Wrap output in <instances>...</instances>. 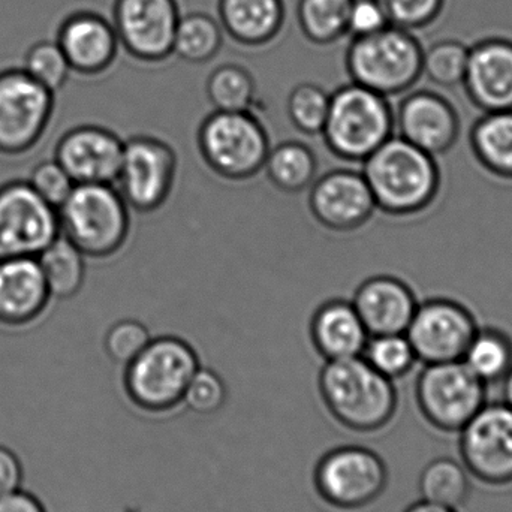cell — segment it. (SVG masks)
Returning a JSON list of instances; mask_svg holds the SVG:
<instances>
[{
	"label": "cell",
	"instance_id": "6da1fadb",
	"mask_svg": "<svg viewBox=\"0 0 512 512\" xmlns=\"http://www.w3.org/2000/svg\"><path fill=\"white\" fill-rule=\"evenodd\" d=\"M316 384L325 408L352 432H378L399 412L396 382L376 372L361 355L325 361Z\"/></svg>",
	"mask_w": 512,
	"mask_h": 512
},
{
	"label": "cell",
	"instance_id": "7a4b0ae2",
	"mask_svg": "<svg viewBox=\"0 0 512 512\" xmlns=\"http://www.w3.org/2000/svg\"><path fill=\"white\" fill-rule=\"evenodd\" d=\"M364 179L376 209L393 216H412L435 203L441 170L435 156L393 135L363 161Z\"/></svg>",
	"mask_w": 512,
	"mask_h": 512
},
{
	"label": "cell",
	"instance_id": "3957f363",
	"mask_svg": "<svg viewBox=\"0 0 512 512\" xmlns=\"http://www.w3.org/2000/svg\"><path fill=\"white\" fill-rule=\"evenodd\" d=\"M200 357L176 336L152 339L123 369L128 399L147 412H165L182 405L189 382L200 369Z\"/></svg>",
	"mask_w": 512,
	"mask_h": 512
},
{
	"label": "cell",
	"instance_id": "277c9868",
	"mask_svg": "<svg viewBox=\"0 0 512 512\" xmlns=\"http://www.w3.org/2000/svg\"><path fill=\"white\" fill-rule=\"evenodd\" d=\"M328 149L351 162H363L394 134L390 98L357 83L346 84L331 95L321 132Z\"/></svg>",
	"mask_w": 512,
	"mask_h": 512
},
{
	"label": "cell",
	"instance_id": "5b68a950",
	"mask_svg": "<svg viewBox=\"0 0 512 512\" xmlns=\"http://www.w3.org/2000/svg\"><path fill=\"white\" fill-rule=\"evenodd\" d=\"M60 234L84 256L104 258L116 254L128 239L129 206L113 185H75L57 209Z\"/></svg>",
	"mask_w": 512,
	"mask_h": 512
},
{
	"label": "cell",
	"instance_id": "8992f818",
	"mask_svg": "<svg viewBox=\"0 0 512 512\" xmlns=\"http://www.w3.org/2000/svg\"><path fill=\"white\" fill-rule=\"evenodd\" d=\"M346 68L352 83L396 98L420 80L423 48L409 30L387 26L373 35L352 38Z\"/></svg>",
	"mask_w": 512,
	"mask_h": 512
},
{
	"label": "cell",
	"instance_id": "52a82bcc",
	"mask_svg": "<svg viewBox=\"0 0 512 512\" xmlns=\"http://www.w3.org/2000/svg\"><path fill=\"white\" fill-rule=\"evenodd\" d=\"M390 481L384 456L358 433L351 444L337 445L319 459L315 486L327 504L358 510L381 498Z\"/></svg>",
	"mask_w": 512,
	"mask_h": 512
},
{
	"label": "cell",
	"instance_id": "ba28073f",
	"mask_svg": "<svg viewBox=\"0 0 512 512\" xmlns=\"http://www.w3.org/2000/svg\"><path fill=\"white\" fill-rule=\"evenodd\" d=\"M204 162L228 180H246L264 168L270 140L251 111H215L198 131Z\"/></svg>",
	"mask_w": 512,
	"mask_h": 512
},
{
	"label": "cell",
	"instance_id": "9c48e42d",
	"mask_svg": "<svg viewBox=\"0 0 512 512\" xmlns=\"http://www.w3.org/2000/svg\"><path fill=\"white\" fill-rule=\"evenodd\" d=\"M415 405L427 424L459 433L487 403L484 385L463 361L424 364L414 387Z\"/></svg>",
	"mask_w": 512,
	"mask_h": 512
},
{
	"label": "cell",
	"instance_id": "30bf717a",
	"mask_svg": "<svg viewBox=\"0 0 512 512\" xmlns=\"http://www.w3.org/2000/svg\"><path fill=\"white\" fill-rule=\"evenodd\" d=\"M460 462L472 478L492 487L512 484V408L486 403L459 433Z\"/></svg>",
	"mask_w": 512,
	"mask_h": 512
},
{
	"label": "cell",
	"instance_id": "8fae6325",
	"mask_svg": "<svg viewBox=\"0 0 512 512\" xmlns=\"http://www.w3.org/2000/svg\"><path fill=\"white\" fill-rule=\"evenodd\" d=\"M394 131L429 155H445L456 146L462 117L450 90L415 84L400 96L394 110Z\"/></svg>",
	"mask_w": 512,
	"mask_h": 512
},
{
	"label": "cell",
	"instance_id": "7c38bea8",
	"mask_svg": "<svg viewBox=\"0 0 512 512\" xmlns=\"http://www.w3.org/2000/svg\"><path fill=\"white\" fill-rule=\"evenodd\" d=\"M177 155L173 147L152 135L125 141L117 191L131 209L150 213L164 206L173 191Z\"/></svg>",
	"mask_w": 512,
	"mask_h": 512
},
{
	"label": "cell",
	"instance_id": "4fadbf2b",
	"mask_svg": "<svg viewBox=\"0 0 512 512\" xmlns=\"http://www.w3.org/2000/svg\"><path fill=\"white\" fill-rule=\"evenodd\" d=\"M478 327L477 318L465 304L435 297L418 303L405 334L418 363L424 366L462 361Z\"/></svg>",
	"mask_w": 512,
	"mask_h": 512
},
{
	"label": "cell",
	"instance_id": "5bb4252c",
	"mask_svg": "<svg viewBox=\"0 0 512 512\" xmlns=\"http://www.w3.org/2000/svg\"><path fill=\"white\" fill-rule=\"evenodd\" d=\"M60 236L57 210L29 183L0 189V261L38 256Z\"/></svg>",
	"mask_w": 512,
	"mask_h": 512
},
{
	"label": "cell",
	"instance_id": "9a60e30c",
	"mask_svg": "<svg viewBox=\"0 0 512 512\" xmlns=\"http://www.w3.org/2000/svg\"><path fill=\"white\" fill-rule=\"evenodd\" d=\"M51 105V90L26 72L0 75V150L21 152L35 144Z\"/></svg>",
	"mask_w": 512,
	"mask_h": 512
},
{
	"label": "cell",
	"instance_id": "2e32d148",
	"mask_svg": "<svg viewBox=\"0 0 512 512\" xmlns=\"http://www.w3.org/2000/svg\"><path fill=\"white\" fill-rule=\"evenodd\" d=\"M180 17L176 0H117L114 30L132 56L158 62L173 53Z\"/></svg>",
	"mask_w": 512,
	"mask_h": 512
},
{
	"label": "cell",
	"instance_id": "e0dca14e",
	"mask_svg": "<svg viewBox=\"0 0 512 512\" xmlns=\"http://www.w3.org/2000/svg\"><path fill=\"white\" fill-rule=\"evenodd\" d=\"M309 207L328 230L349 233L370 221L376 203L361 171L333 170L312 183Z\"/></svg>",
	"mask_w": 512,
	"mask_h": 512
},
{
	"label": "cell",
	"instance_id": "ac0fdd59",
	"mask_svg": "<svg viewBox=\"0 0 512 512\" xmlns=\"http://www.w3.org/2000/svg\"><path fill=\"white\" fill-rule=\"evenodd\" d=\"M125 141L99 126H81L69 132L57 147L56 161L75 185H113L122 165Z\"/></svg>",
	"mask_w": 512,
	"mask_h": 512
},
{
	"label": "cell",
	"instance_id": "d6986e66",
	"mask_svg": "<svg viewBox=\"0 0 512 512\" xmlns=\"http://www.w3.org/2000/svg\"><path fill=\"white\" fill-rule=\"evenodd\" d=\"M463 93L480 113L512 110V44L480 42L469 50Z\"/></svg>",
	"mask_w": 512,
	"mask_h": 512
},
{
	"label": "cell",
	"instance_id": "ffe728a7",
	"mask_svg": "<svg viewBox=\"0 0 512 512\" xmlns=\"http://www.w3.org/2000/svg\"><path fill=\"white\" fill-rule=\"evenodd\" d=\"M369 336L406 333L418 306L408 283L396 276H373L364 280L352 300Z\"/></svg>",
	"mask_w": 512,
	"mask_h": 512
},
{
	"label": "cell",
	"instance_id": "44dd1931",
	"mask_svg": "<svg viewBox=\"0 0 512 512\" xmlns=\"http://www.w3.org/2000/svg\"><path fill=\"white\" fill-rule=\"evenodd\" d=\"M50 292L36 256L0 261V321L21 324L35 318Z\"/></svg>",
	"mask_w": 512,
	"mask_h": 512
},
{
	"label": "cell",
	"instance_id": "7402d4cb",
	"mask_svg": "<svg viewBox=\"0 0 512 512\" xmlns=\"http://www.w3.org/2000/svg\"><path fill=\"white\" fill-rule=\"evenodd\" d=\"M310 337L325 361L360 357L369 333L352 301L330 300L312 316Z\"/></svg>",
	"mask_w": 512,
	"mask_h": 512
},
{
	"label": "cell",
	"instance_id": "603a6c76",
	"mask_svg": "<svg viewBox=\"0 0 512 512\" xmlns=\"http://www.w3.org/2000/svg\"><path fill=\"white\" fill-rule=\"evenodd\" d=\"M116 30L104 18L93 14L77 15L63 26L60 48L71 68L86 74L104 71L117 53Z\"/></svg>",
	"mask_w": 512,
	"mask_h": 512
},
{
	"label": "cell",
	"instance_id": "cb8c5ba5",
	"mask_svg": "<svg viewBox=\"0 0 512 512\" xmlns=\"http://www.w3.org/2000/svg\"><path fill=\"white\" fill-rule=\"evenodd\" d=\"M227 32L246 45H262L279 33L285 18L283 0H219Z\"/></svg>",
	"mask_w": 512,
	"mask_h": 512
},
{
	"label": "cell",
	"instance_id": "d4e9b609",
	"mask_svg": "<svg viewBox=\"0 0 512 512\" xmlns=\"http://www.w3.org/2000/svg\"><path fill=\"white\" fill-rule=\"evenodd\" d=\"M480 114L469 134L472 155L487 173L512 182V110Z\"/></svg>",
	"mask_w": 512,
	"mask_h": 512
},
{
	"label": "cell",
	"instance_id": "484cf974",
	"mask_svg": "<svg viewBox=\"0 0 512 512\" xmlns=\"http://www.w3.org/2000/svg\"><path fill=\"white\" fill-rule=\"evenodd\" d=\"M462 361L487 387L499 384L512 369V337L493 325L478 327Z\"/></svg>",
	"mask_w": 512,
	"mask_h": 512
},
{
	"label": "cell",
	"instance_id": "4316f807",
	"mask_svg": "<svg viewBox=\"0 0 512 512\" xmlns=\"http://www.w3.org/2000/svg\"><path fill=\"white\" fill-rule=\"evenodd\" d=\"M471 478L460 460L453 457H438L427 463L420 472V499L459 510L471 495Z\"/></svg>",
	"mask_w": 512,
	"mask_h": 512
},
{
	"label": "cell",
	"instance_id": "83f0119b",
	"mask_svg": "<svg viewBox=\"0 0 512 512\" xmlns=\"http://www.w3.org/2000/svg\"><path fill=\"white\" fill-rule=\"evenodd\" d=\"M262 170L277 189L286 194H298L315 182L318 161L306 144L286 141L270 149Z\"/></svg>",
	"mask_w": 512,
	"mask_h": 512
},
{
	"label": "cell",
	"instance_id": "f1b7e54d",
	"mask_svg": "<svg viewBox=\"0 0 512 512\" xmlns=\"http://www.w3.org/2000/svg\"><path fill=\"white\" fill-rule=\"evenodd\" d=\"M36 259L50 295L68 298L80 291L86 276L84 254L62 234L36 256Z\"/></svg>",
	"mask_w": 512,
	"mask_h": 512
},
{
	"label": "cell",
	"instance_id": "f546056e",
	"mask_svg": "<svg viewBox=\"0 0 512 512\" xmlns=\"http://www.w3.org/2000/svg\"><path fill=\"white\" fill-rule=\"evenodd\" d=\"M222 47V30L218 21L203 12L180 17L174 36L173 53L186 62L212 60Z\"/></svg>",
	"mask_w": 512,
	"mask_h": 512
},
{
	"label": "cell",
	"instance_id": "4dcf8cb0",
	"mask_svg": "<svg viewBox=\"0 0 512 512\" xmlns=\"http://www.w3.org/2000/svg\"><path fill=\"white\" fill-rule=\"evenodd\" d=\"M352 0H300L298 23L310 41L330 44L348 33Z\"/></svg>",
	"mask_w": 512,
	"mask_h": 512
},
{
	"label": "cell",
	"instance_id": "1f68e13d",
	"mask_svg": "<svg viewBox=\"0 0 512 512\" xmlns=\"http://www.w3.org/2000/svg\"><path fill=\"white\" fill-rule=\"evenodd\" d=\"M469 50L456 41H441L423 50L420 84L436 89H456L465 80Z\"/></svg>",
	"mask_w": 512,
	"mask_h": 512
},
{
	"label": "cell",
	"instance_id": "d6a6232c",
	"mask_svg": "<svg viewBox=\"0 0 512 512\" xmlns=\"http://www.w3.org/2000/svg\"><path fill=\"white\" fill-rule=\"evenodd\" d=\"M255 92L254 77L240 65L219 66L207 80V96L216 111H249Z\"/></svg>",
	"mask_w": 512,
	"mask_h": 512
},
{
	"label": "cell",
	"instance_id": "836d02e7",
	"mask_svg": "<svg viewBox=\"0 0 512 512\" xmlns=\"http://www.w3.org/2000/svg\"><path fill=\"white\" fill-rule=\"evenodd\" d=\"M361 357L385 378L396 382L412 372L418 363L405 333L369 336Z\"/></svg>",
	"mask_w": 512,
	"mask_h": 512
},
{
	"label": "cell",
	"instance_id": "e575fe53",
	"mask_svg": "<svg viewBox=\"0 0 512 512\" xmlns=\"http://www.w3.org/2000/svg\"><path fill=\"white\" fill-rule=\"evenodd\" d=\"M330 98L321 86L301 83L288 96V116L292 125L306 135L321 134L327 120Z\"/></svg>",
	"mask_w": 512,
	"mask_h": 512
},
{
	"label": "cell",
	"instance_id": "d590c367",
	"mask_svg": "<svg viewBox=\"0 0 512 512\" xmlns=\"http://www.w3.org/2000/svg\"><path fill=\"white\" fill-rule=\"evenodd\" d=\"M228 400L227 379L209 367H200L189 382L183 406L201 415L215 414Z\"/></svg>",
	"mask_w": 512,
	"mask_h": 512
},
{
	"label": "cell",
	"instance_id": "8d00e7d4",
	"mask_svg": "<svg viewBox=\"0 0 512 512\" xmlns=\"http://www.w3.org/2000/svg\"><path fill=\"white\" fill-rule=\"evenodd\" d=\"M69 69L71 65L60 45L42 42L27 54L24 72L53 92L65 83Z\"/></svg>",
	"mask_w": 512,
	"mask_h": 512
},
{
	"label": "cell",
	"instance_id": "74e56055",
	"mask_svg": "<svg viewBox=\"0 0 512 512\" xmlns=\"http://www.w3.org/2000/svg\"><path fill=\"white\" fill-rule=\"evenodd\" d=\"M152 336L146 325L135 319L116 322L105 336V351L116 364L131 363L147 345Z\"/></svg>",
	"mask_w": 512,
	"mask_h": 512
},
{
	"label": "cell",
	"instance_id": "f35d334b",
	"mask_svg": "<svg viewBox=\"0 0 512 512\" xmlns=\"http://www.w3.org/2000/svg\"><path fill=\"white\" fill-rule=\"evenodd\" d=\"M378 3L390 26L411 32L433 20L442 0H378Z\"/></svg>",
	"mask_w": 512,
	"mask_h": 512
},
{
	"label": "cell",
	"instance_id": "ab89813d",
	"mask_svg": "<svg viewBox=\"0 0 512 512\" xmlns=\"http://www.w3.org/2000/svg\"><path fill=\"white\" fill-rule=\"evenodd\" d=\"M29 185L54 209H59L74 189L75 182L57 161L42 162L33 170Z\"/></svg>",
	"mask_w": 512,
	"mask_h": 512
},
{
	"label": "cell",
	"instance_id": "60d3db41",
	"mask_svg": "<svg viewBox=\"0 0 512 512\" xmlns=\"http://www.w3.org/2000/svg\"><path fill=\"white\" fill-rule=\"evenodd\" d=\"M390 26L378 0H352L348 33L352 38L373 35Z\"/></svg>",
	"mask_w": 512,
	"mask_h": 512
},
{
	"label": "cell",
	"instance_id": "b9f144b4",
	"mask_svg": "<svg viewBox=\"0 0 512 512\" xmlns=\"http://www.w3.org/2000/svg\"><path fill=\"white\" fill-rule=\"evenodd\" d=\"M23 469L17 456L8 448L0 447V496L20 490Z\"/></svg>",
	"mask_w": 512,
	"mask_h": 512
},
{
	"label": "cell",
	"instance_id": "7bdbcfd3",
	"mask_svg": "<svg viewBox=\"0 0 512 512\" xmlns=\"http://www.w3.org/2000/svg\"><path fill=\"white\" fill-rule=\"evenodd\" d=\"M0 512H45V508L35 496L15 490L0 496Z\"/></svg>",
	"mask_w": 512,
	"mask_h": 512
},
{
	"label": "cell",
	"instance_id": "ee69618b",
	"mask_svg": "<svg viewBox=\"0 0 512 512\" xmlns=\"http://www.w3.org/2000/svg\"><path fill=\"white\" fill-rule=\"evenodd\" d=\"M400 512H459V510H456V508L442 507V505L432 504V502L420 499V501L406 505Z\"/></svg>",
	"mask_w": 512,
	"mask_h": 512
},
{
	"label": "cell",
	"instance_id": "f6af8a7d",
	"mask_svg": "<svg viewBox=\"0 0 512 512\" xmlns=\"http://www.w3.org/2000/svg\"><path fill=\"white\" fill-rule=\"evenodd\" d=\"M502 384V396H504V402L508 403V405L512 408V369L507 376H505Z\"/></svg>",
	"mask_w": 512,
	"mask_h": 512
}]
</instances>
